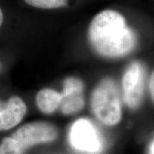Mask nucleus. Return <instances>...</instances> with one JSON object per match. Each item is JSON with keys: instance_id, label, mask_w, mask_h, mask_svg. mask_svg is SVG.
I'll return each mask as SVG.
<instances>
[{"instance_id": "nucleus-1", "label": "nucleus", "mask_w": 154, "mask_h": 154, "mask_svg": "<svg viewBox=\"0 0 154 154\" xmlns=\"http://www.w3.org/2000/svg\"><path fill=\"white\" fill-rule=\"evenodd\" d=\"M88 39L94 51L107 58H118L135 48L137 36L119 12L105 10L96 15L88 28Z\"/></svg>"}, {"instance_id": "nucleus-2", "label": "nucleus", "mask_w": 154, "mask_h": 154, "mask_svg": "<svg viewBox=\"0 0 154 154\" xmlns=\"http://www.w3.org/2000/svg\"><path fill=\"white\" fill-rule=\"evenodd\" d=\"M91 108L94 115L103 124L114 126L122 118L121 102L116 82L104 78L94 88L91 97Z\"/></svg>"}, {"instance_id": "nucleus-3", "label": "nucleus", "mask_w": 154, "mask_h": 154, "mask_svg": "<svg viewBox=\"0 0 154 154\" xmlns=\"http://www.w3.org/2000/svg\"><path fill=\"white\" fill-rule=\"evenodd\" d=\"M55 127L45 122H34L22 125L11 138L12 143L22 154L31 146L55 140L57 137Z\"/></svg>"}, {"instance_id": "nucleus-4", "label": "nucleus", "mask_w": 154, "mask_h": 154, "mask_svg": "<svg viewBox=\"0 0 154 154\" xmlns=\"http://www.w3.org/2000/svg\"><path fill=\"white\" fill-rule=\"evenodd\" d=\"M69 140L75 150L85 154H99L103 148L99 130L87 118H80L72 124Z\"/></svg>"}, {"instance_id": "nucleus-5", "label": "nucleus", "mask_w": 154, "mask_h": 154, "mask_svg": "<svg viewBox=\"0 0 154 154\" xmlns=\"http://www.w3.org/2000/svg\"><path fill=\"white\" fill-rule=\"evenodd\" d=\"M146 69L138 61L132 62L124 72L122 78V94L124 102L129 108L135 109L143 99Z\"/></svg>"}, {"instance_id": "nucleus-6", "label": "nucleus", "mask_w": 154, "mask_h": 154, "mask_svg": "<svg viewBox=\"0 0 154 154\" xmlns=\"http://www.w3.org/2000/svg\"><path fill=\"white\" fill-rule=\"evenodd\" d=\"M61 111L64 115H71L82 109L85 105L83 97V82L78 78L69 77L63 82Z\"/></svg>"}, {"instance_id": "nucleus-7", "label": "nucleus", "mask_w": 154, "mask_h": 154, "mask_svg": "<svg viewBox=\"0 0 154 154\" xmlns=\"http://www.w3.org/2000/svg\"><path fill=\"white\" fill-rule=\"evenodd\" d=\"M27 113V105L20 97L13 96L0 110V131L11 129L19 124Z\"/></svg>"}, {"instance_id": "nucleus-8", "label": "nucleus", "mask_w": 154, "mask_h": 154, "mask_svg": "<svg viewBox=\"0 0 154 154\" xmlns=\"http://www.w3.org/2000/svg\"><path fill=\"white\" fill-rule=\"evenodd\" d=\"M36 104L41 112L45 114H51L60 108L62 94L49 88L42 89L36 96Z\"/></svg>"}, {"instance_id": "nucleus-9", "label": "nucleus", "mask_w": 154, "mask_h": 154, "mask_svg": "<svg viewBox=\"0 0 154 154\" xmlns=\"http://www.w3.org/2000/svg\"><path fill=\"white\" fill-rule=\"evenodd\" d=\"M28 5L40 9H57L66 6L68 0H24Z\"/></svg>"}, {"instance_id": "nucleus-10", "label": "nucleus", "mask_w": 154, "mask_h": 154, "mask_svg": "<svg viewBox=\"0 0 154 154\" xmlns=\"http://www.w3.org/2000/svg\"><path fill=\"white\" fill-rule=\"evenodd\" d=\"M0 154H22L12 143L11 138H5L0 144Z\"/></svg>"}, {"instance_id": "nucleus-11", "label": "nucleus", "mask_w": 154, "mask_h": 154, "mask_svg": "<svg viewBox=\"0 0 154 154\" xmlns=\"http://www.w3.org/2000/svg\"><path fill=\"white\" fill-rule=\"evenodd\" d=\"M149 91H150V94H151V97L153 100L154 102V71L151 75L150 78V82H149Z\"/></svg>"}, {"instance_id": "nucleus-12", "label": "nucleus", "mask_w": 154, "mask_h": 154, "mask_svg": "<svg viewBox=\"0 0 154 154\" xmlns=\"http://www.w3.org/2000/svg\"><path fill=\"white\" fill-rule=\"evenodd\" d=\"M149 154H154V139L149 146Z\"/></svg>"}, {"instance_id": "nucleus-13", "label": "nucleus", "mask_w": 154, "mask_h": 154, "mask_svg": "<svg viewBox=\"0 0 154 154\" xmlns=\"http://www.w3.org/2000/svg\"><path fill=\"white\" fill-rule=\"evenodd\" d=\"M3 21H4V15H3V11L0 8V27H1V25L3 23Z\"/></svg>"}]
</instances>
